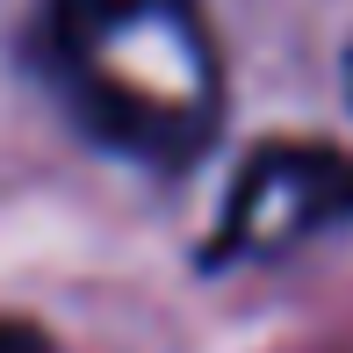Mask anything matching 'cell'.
<instances>
[{"label": "cell", "instance_id": "6da1fadb", "mask_svg": "<svg viewBox=\"0 0 353 353\" xmlns=\"http://www.w3.org/2000/svg\"><path fill=\"white\" fill-rule=\"evenodd\" d=\"M37 65L79 130L144 166H188L216 130V51L195 0H43Z\"/></svg>", "mask_w": 353, "mask_h": 353}, {"label": "cell", "instance_id": "7a4b0ae2", "mask_svg": "<svg viewBox=\"0 0 353 353\" xmlns=\"http://www.w3.org/2000/svg\"><path fill=\"white\" fill-rule=\"evenodd\" d=\"M346 216H353V159L325 152V144H274L245 166L238 195L223 202L210 260H223V252H238V260L245 252H281V245H303L310 231L346 223Z\"/></svg>", "mask_w": 353, "mask_h": 353}, {"label": "cell", "instance_id": "3957f363", "mask_svg": "<svg viewBox=\"0 0 353 353\" xmlns=\"http://www.w3.org/2000/svg\"><path fill=\"white\" fill-rule=\"evenodd\" d=\"M0 353H51V346H43L37 325H22V317H0Z\"/></svg>", "mask_w": 353, "mask_h": 353}]
</instances>
